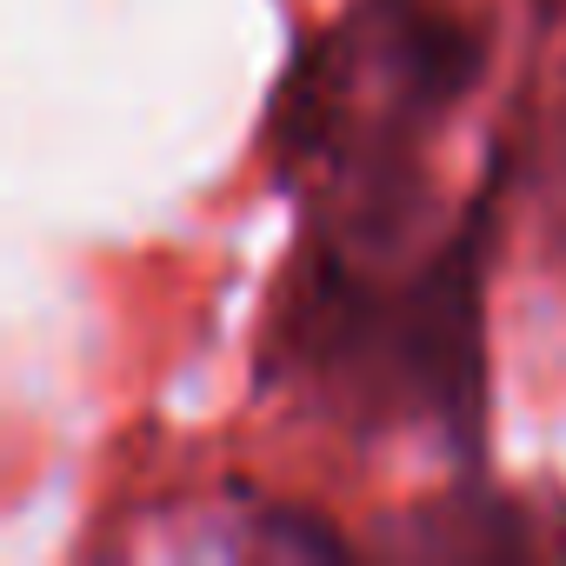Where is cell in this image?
I'll list each match as a JSON object with an SVG mask.
<instances>
[{"label": "cell", "instance_id": "cell-1", "mask_svg": "<svg viewBox=\"0 0 566 566\" xmlns=\"http://www.w3.org/2000/svg\"><path fill=\"white\" fill-rule=\"evenodd\" d=\"M493 240V193L440 240L407 253H360L314 240L280 321L287 367L367 427H433L473 447L486 413L480 273Z\"/></svg>", "mask_w": 566, "mask_h": 566}, {"label": "cell", "instance_id": "cell-3", "mask_svg": "<svg viewBox=\"0 0 566 566\" xmlns=\"http://www.w3.org/2000/svg\"><path fill=\"white\" fill-rule=\"evenodd\" d=\"M546 187H553V200L566 207V94H559L553 127H546Z\"/></svg>", "mask_w": 566, "mask_h": 566}, {"label": "cell", "instance_id": "cell-2", "mask_svg": "<svg viewBox=\"0 0 566 566\" xmlns=\"http://www.w3.org/2000/svg\"><path fill=\"white\" fill-rule=\"evenodd\" d=\"M480 28L453 0H354L314 41L273 114V154L314 174L321 207L427 200L420 140L473 94Z\"/></svg>", "mask_w": 566, "mask_h": 566}]
</instances>
